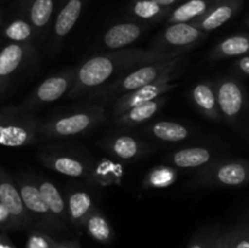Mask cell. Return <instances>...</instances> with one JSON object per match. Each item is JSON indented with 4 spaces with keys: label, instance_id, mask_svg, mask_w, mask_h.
<instances>
[{
    "label": "cell",
    "instance_id": "cell-25",
    "mask_svg": "<svg viewBox=\"0 0 249 248\" xmlns=\"http://www.w3.org/2000/svg\"><path fill=\"white\" fill-rule=\"evenodd\" d=\"M249 53V33H237L219 41L211 51L209 58L213 61L243 57Z\"/></svg>",
    "mask_w": 249,
    "mask_h": 248
},
{
    "label": "cell",
    "instance_id": "cell-6",
    "mask_svg": "<svg viewBox=\"0 0 249 248\" xmlns=\"http://www.w3.org/2000/svg\"><path fill=\"white\" fill-rule=\"evenodd\" d=\"M249 182V162L246 159L213 160L197 172L192 180L198 187H241Z\"/></svg>",
    "mask_w": 249,
    "mask_h": 248
},
{
    "label": "cell",
    "instance_id": "cell-35",
    "mask_svg": "<svg viewBox=\"0 0 249 248\" xmlns=\"http://www.w3.org/2000/svg\"><path fill=\"white\" fill-rule=\"evenodd\" d=\"M233 70L237 74L243 77H249V53L248 55L240 57L233 63Z\"/></svg>",
    "mask_w": 249,
    "mask_h": 248
},
{
    "label": "cell",
    "instance_id": "cell-34",
    "mask_svg": "<svg viewBox=\"0 0 249 248\" xmlns=\"http://www.w3.org/2000/svg\"><path fill=\"white\" fill-rule=\"evenodd\" d=\"M55 242L48 233L34 231L27 241V248H55Z\"/></svg>",
    "mask_w": 249,
    "mask_h": 248
},
{
    "label": "cell",
    "instance_id": "cell-31",
    "mask_svg": "<svg viewBox=\"0 0 249 248\" xmlns=\"http://www.w3.org/2000/svg\"><path fill=\"white\" fill-rule=\"evenodd\" d=\"M178 175H179V172L177 168L169 164L158 165V167L152 168L147 173L142 181V186L148 190L165 189V187H169L170 185L175 184V181L178 180Z\"/></svg>",
    "mask_w": 249,
    "mask_h": 248
},
{
    "label": "cell",
    "instance_id": "cell-24",
    "mask_svg": "<svg viewBox=\"0 0 249 248\" xmlns=\"http://www.w3.org/2000/svg\"><path fill=\"white\" fill-rule=\"evenodd\" d=\"M146 135L153 139L163 141V142H181L191 136V130L189 126L179 122L158 121L147 124L142 129Z\"/></svg>",
    "mask_w": 249,
    "mask_h": 248
},
{
    "label": "cell",
    "instance_id": "cell-14",
    "mask_svg": "<svg viewBox=\"0 0 249 248\" xmlns=\"http://www.w3.org/2000/svg\"><path fill=\"white\" fill-rule=\"evenodd\" d=\"M97 145L117 159L123 162L140 159L153 150L148 142L129 134H111L101 139Z\"/></svg>",
    "mask_w": 249,
    "mask_h": 248
},
{
    "label": "cell",
    "instance_id": "cell-29",
    "mask_svg": "<svg viewBox=\"0 0 249 248\" xmlns=\"http://www.w3.org/2000/svg\"><path fill=\"white\" fill-rule=\"evenodd\" d=\"M123 168L118 163L108 159H101L94 163L91 184L96 186H111L122 181Z\"/></svg>",
    "mask_w": 249,
    "mask_h": 248
},
{
    "label": "cell",
    "instance_id": "cell-18",
    "mask_svg": "<svg viewBox=\"0 0 249 248\" xmlns=\"http://www.w3.org/2000/svg\"><path fill=\"white\" fill-rule=\"evenodd\" d=\"M242 6L243 0H215L208 12L197 21L192 22V24L209 33L232 19L241 11Z\"/></svg>",
    "mask_w": 249,
    "mask_h": 248
},
{
    "label": "cell",
    "instance_id": "cell-3",
    "mask_svg": "<svg viewBox=\"0 0 249 248\" xmlns=\"http://www.w3.org/2000/svg\"><path fill=\"white\" fill-rule=\"evenodd\" d=\"M105 121V107L100 105H90L43 121L39 128V134L41 138L45 139L71 138L89 133Z\"/></svg>",
    "mask_w": 249,
    "mask_h": 248
},
{
    "label": "cell",
    "instance_id": "cell-11",
    "mask_svg": "<svg viewBox=\"0 0 249 248\" xmlns=\"http://www.w3.org/2000/svg\"><path fill=\"white\" fill-rule=\"evenodd\" d=\"M85 2L87 0H66L65 2L60 4V9L55 15L53 26L46 38V49L51 57L60 53L63 41L79 19Z\"/></svg>",
    "mask_w": 249,
    "mask_h": 248
},
{
    "label": "cell",
    "instance_id": "cell-15",
    "mask_svg": "<svg viewBox=\"0 0 249 248\" xmlns=\"http://www.w3.org/2000/svg\"><path fill=\"white\" fill-rule=\"evenodd\" d=\"M57 0H21L18 14L23 15L32 23L38 41L48 38V34L55 18Z\"/></svg>",
    "mask_w": 249,
    "mask_h": 248
},
{
    "label": "cell",
    "instance_id": "cell-1",
    "mask_svg": "<svg viewBox=\"0 0 249 248\" xmlns=\"http://www.w3.org/2000/svg\"><path fill=\"white\" fill-rule=\"evenodd\" d=\"M185 53L180 51L163 53L151 48H125L97 53L78 66L74 84L67 97L77 99L85 96L135 68L148 63L172 60Z\"/></svg>",
    "mask_w": 249,
    "mask_h": 248
},
{
    "label": "cell",
    "instance_id": "cell-30",
    "mask_svg": "<svg viewBox=\"0 0 249 248\" xmlns=\"http://www.w3.org/2000/svg\"><path fill=\"white\" fill-rule=\"evenodd\" d=\"M84 229L95 241L100 243H109L113 238V230L108 219L97 207L85 221Z\"/></svg>",
    "mask_w": 249,
    "mask_h": 248
},
{
    "label": "cell",
    "instance_id": "cell-8",
    "mask_svg": "<svg viewBox=\"0 0 249 248\" xmlns=\"http://www.w3.org/2000/svg\"><path fill=\"white\" fill-rule=\"evenodd\" d=\"M75 74L77 67H71L45 78L40 84L34 88L33 91L26 97L21 106L28 111L34 112L36 108L67 96L74 84Z\"/></svg>",
    "mask_w": 249,
    "mask_h": 248
},
{
    "label": "cell",
    "instance_id": "cell-12",
    "mask_svg": "<svg viewBox=\"0 0 249 248\" xmlns=\"http://www.w3.org/2000/svg\"><path fill=\"white\" fill-rule=\"evenodd\" d=\"M214 83L221 117L229 123H235L246 107L245 87L235 77H221Z\"/></svg>",
    "mask_w": 249,
    "mask_h": 248
},
{
    "label": "cell",
    "instance_id": "cell-33",
    "mask_svg": "<svg viewBox=\"0 0 249 248\" xmlns=\"http://www.w3.org/2000/svg\"><path fill=\"white\" fill-rule=\"evenodd\" d=\"M0 230L2 232H7V231H18L23 230L21 224L17 221V219L12 215L11 212L9 211L6 206L0 202Z\"/></svg>",
    "mask_w": 249,
    "mask_h": 248
},
{
    "label": "cell",
    "instance_id": "cell-27",
    "mask_svg": "<svg viewBox=\"0 0 249 248\" xmlns=\"http://www.w3.org/2000/svg\"><path fill=\"white\" fill-rule=\"evenodd\" d=\"M36 182H38L39 191H40L41 196H43L44 201L46 202L50 211L63 224H66V225L70 224L65 195L60 191V189L51 180L46 179V177H36Z\"/></svg>",
    "mask_w": 249,
    "mask_h": 248
},
{
    "label": "cell",
    "instance_id": "cell-28",
    "mask_svg": "<svg viewBox=\"0 0 249 248\" xmlns=\"http://www.w3.org/2000/svg\"><path fill=\"white\" fill-rule=\"evenodd\" d=\"M215 0H186L173 7L167 18V24L192 23L208 12Z\"/></svg>",
    "mask_w": 249,
    "mask_h": 248
},
{
    "label": "cell",
    "instance_id": "cell-43",
    "mask_svg": "<svg viewBox=\"0 0 249 248\" xmlns=\"http://www.w3.org/2000/svg\"><path fill=\"white\" fill-rule=\"evenodd\" d=\"M66 0H60V4H62V2H65Z\"/></svg>",
    "mask_w": 249,
    "mask_h": 248
},
{
    "label": "cell",
    "instance_id": "cell-38",
    "mask_svg": "<svg viewBox=\"0 0 249 248\" xmlns=\"http://www.w3.org/2000/svg\"><path fill=\"white\" fill-rule=\"evenodd\" d=\"M55 248H79L75 242H55Z\"/></svg>",
    "mask_w": 249,
    "mask_h": 248
},
{
    "label": "cell",
    "instance_id": "cell-7",
    "mask_svg": "<svg viewBox=\"0 0 249 248\" xmlns=\"http://www.w3.org/2000/svg\"><path fill=\"white\" fill-rule=\"evenodd\" d=\"M38 57L36 44L6 43L0 49V97Z\"/></svg>",
    "mask_w": 249,
    "mask_h": 248
},
{
    "label": "cell",
    "instance_id": "cell-42",
    "mask_svg": "<svg viewBox=\"0 0 249 248\" xmlns=\"http://www.w3.org/2000/svg\"><path fill=\"white\" fill-rule=\"evenodd\" d=\"M246 24H247V26L249 27V17H248L247 19H246Z\"/></svg>",
    "mask_w": 249,
    "mask_h": 248
},
{
    "label": "cell",
    "instance_id": "cell-39",
    "mask_svg": "<svg viewBox=\"0 0 249 248\" xmlns=\"http://www.w3.org/2000/svg\"><path fill=\"white\" fill-rule=\"evenodd\" d=\"M0 248H14V247L10 245V242H7V240L0 237Z\"/></svg>",
    "mask_w": 249,
    "mask_h": 248
},
{
    "label": "cell",
    "instance_id": "cell-5",
    "mask_svg": "<svg viewBox=\"0 0 249 248\" xmlns=\"http://www.w3.org/2000/svg\"><path fill=\"white\" fill-rule=\"evenodd\" d=\"M15 180L18 186L24 207L31 215L36 229H41L48 232H60L67 230V225L55 216L44 201L39 191L36 175L19 172L15 175Z\"/></svg>",
    "mask_w": 249,
    "mask_h": 248
},
{
    "label": "cell",
    "instance_id": "cell-36",
    "mask_svg": "<svg viewBox=\"0 0 249 248\" xmlns=\"http://www.w3.org/2000/svg\"><path fill=\"white\" fill-rule=\"evenodd\" d=\"M212 248H230L229 247V241L228 236H226V232L224 233H218L215 238V242H214L213 247Z\"/></svg>",
    "mask_w": 249,
    "mask_h": 248
},
{
    "label": "cell",
    "instance_id": "cell-40",
    "mask_svg": "<svg viewBox=\"0 0 249 248\" xmlns=\"http://www.w3.org/2000/svg\"><path fill=\"white\" fill-rule=\"evenodd\" d=\"M2 22H4V12H2L1 7H0V29H1Z\"/></svg>",
    "mask_w": 249,
    "mask_h": 248
},
{
    "label": "cell",
    "instance_id": "cell-9",
    "mask_svg": "<svg viewBox=\"0 0 249 248\" xmlns=\"http://www.w3.org/2000/svg\"><path fill=\"white\" fill-rule=\"evenodd\" d=\"M208 34L192 23L168 24L167 28L158 34L151 49L163 53H173V51L187 53L203 43Z\"/></svg>",
    "mask_w": 249,
    "mask_h": 248
},
{
    "label": "cell",
    "instance_id": "cell-17",
    "mask_svg": "<svg viewBox=\"0 0 249 248\" xmlns=\"http://www.w3.org/2000/svg\"><path fill=\"white\" fill-rule=\"evenodd\" d=\"M151 27V24L143 22L125 21L119 22L109 27L102 35V44L106 49L111 50H121L130 46L141 38L143 33Z\"/></svg>",
    "mask_w": 249,
    "mask_h": 248
},
{
    "label": "cell",
    "instance_id": "cell-41",
    "mask_svg": "<svg viewBox=\"0 0 249 248\" xmlns=\"http://www.w3.org/2000/svg\"><path fill=\"white\" fill-rule=\"evenodd\" d=\"M243 231H245L246 235H247L248 238H249V229H243Z\"/></svg>",
    "mask_w": 249,
    "mask_h": 248
},
{
    "label": "cell",
    "instance_id": "cell-10",
    "mask_svg": "<svg viewBox=\"0 0 249 248\" xmlns=\"http://www.w3.org/2000/svg\"><path fill=\"white\" fill-rule=\"evenodd\" d=\"M44 167L75 179H84L91 184L94 163L78 153L62 152V151H44L38 155Z\"/></svg>",
    "mask_w": 249,
    "mask_h": 248
},
{
    "label": "cell",
    "instance_id": "cell-2",
    "mask_svg": "<svg viewBox=\"0 0 249 248\" xmlns=\"http://www.w3.org/2000/svg\"><path fill=\"white\" fill-rule=\"evenodd\" d=\"M184 62L185 57L182 55L179 57L172 58V60L160 61V62L141 66V67L135 68V70L118 77L117 79L112 80L108 84L104 85L100 89L92 91L90 97L101 99L104 101H114L117 97L122 96L126 92L153 84V83L170 74H174V73L181 72Z\"/></svg>",
    "mask_w": 249,
    "mask_h": 248
},
{
    "label": "cell",
    "instance_id": "cell-20",
    "mask_svg": "<svg viewBox=\"0 0 249 248\" xmlns=\"http://www.w3.org/2000/svg\"><path fill=\"white\" fill-rule=\"evenodd\" d=\"M190 97L194 106L202 116L214 122L223 121L216 100L215 83L212 80L198 82L190 90Z\"/></svg>",
    "mask_w": 249,
    "mask_h": 248
},
{
    "label": "cell",
    "instance_id": "cell-32",
    "mask_svg": "<svg viewBox=\"0 0 249 248\" xmlns=\"http://www.w3.org/2000/svg\"><path fill=\"white\" fill-rule=\"evenodd\" d=\"M218 231L213 229H204L201 230L196 236L194 237L192 242L190 243L189 248H212L213 247L215 238L218 236Z\"/></svg>",
    "mask_w": 249,
    "mask_h": 248
},
{
    "label": "cell",
    "instance_id": "cell-23",
    "mask_svg": "<svg viewBox=\"0 0 249 248\" xmlns=\"http://www.w3.org/2000/svg\"><path fill=\"white\" fill-rule=\"evenodd\" d=\"M167 97L160 96L157 99L152 100V101L133 107V108L128 109V111L119 114V116L112 117L113 124L118 126H123V128H133V126L141 125V124L146 123L148 119L152 118L167 104Z\"/></svg>",
    "mask_w": 249,
    "mask_h": 248
},
{
    "label": "cell",
    "instance_id": "cell-19",
    "mask_svg": "<svg viewBox=\"0 0 249 248\" xmlns=\"http://www.w3.org/2000/svg\"><path fill=\"white\" fill-rule=\"evenodd\" d=\"M65 197L70 224L78 230L84 229L85 221L89 218L91 212L96 208L91 195L87 190L71 186L66 190Z\"/></svg>",
    "mask_w": 249,
    "mask_h": 248
},
{
    "label": "cell",
    "instance_id": "cell-16",
    "mask_svg": "<svg viewBox=\"0 0 249 248\" xmlns=\"http://www.w3.org/2000/svg\"><path fill=\"white\" fill-rule=\"evenodd\" d=\"M0 202L9 208L23 230H36L33 220L27 212L15 177L0 165Z\"/></svg>",
    "mask_w": 249,
    "mask_h": 248
},
{
    "label": "cell",
    "instance_id": "cell-37",
    "mask_svg": "<svg viewBox=\"0 0 249 248\" xmlns=\"http://www.w3.org/2000/svg\"><path fill=\"white\" fill-rule=\"evenodd\" d=\"M152 1L157 2V4L162 5V6L164 7H170V9H173V7L178 6L179 2H181L182 0H152Z\"/></svg>",
    "mask_w": 249,
    "mask_h": 248
},
{
    "label": "cell",
    "instance_id": "cell-26",
    "mask_svg": "<svg viewBox=\"0 0 249 248\" xmlns=\"http://www.w3.org/2000/svg\"><path fill=\"white\" fill-rule=\"evenodd\" d=\"M173 9L164 7L152 0H131L128 6V14L131 18L147 24L167 21Z\"/></svg>",
    "mask_w": 249,
    "mask_h": 248
},
{
    "label": "cell",
    "instance_id": "cell-21",
    "mask_svg": "<svg viewBox=\"0 0 249 248\" xmlns=\"http://www.w3.org/2000/svg\"><path fill=\"white\" fill-rule=\"evenodd\" d=\"M167 164L177 169H201L214 160L213 151L204 146L185 147L170 153L167 157Z\"/></svg>",
    "mask_w": 249,
    "mask_h": 248
},
{
    "label": "cell",
    "instance_id": "cell-22",
    "mask_svg": "<svg viewBox=\"0 0 249 248\" xmlns=\"http://www.w3.org/2000/svg\"><path fill=\"white\" fill-rule=\"evenodd\" d=\"M0 41L18 44H36L38 41L36 33L31 22L17 12L16 16L7 22H2L0 29Z\"/></svg>",
    "mask_w": 249,
    "mask_h": 248
},
{
    "label": "cell",
    "instance_id": "cell-4",
    "mask_svg": "<svg viewBox=\"0 0 249 248\" xmlns=\"http://www.w3.org/2000/svg\"><path fill=\"white\" fill-rule=\"evenodd\" d=\"M41 121L34 114L19 106L0 108V145L7 147H22L34 145L39 141Z\"/></svg>",
    "mask_w": 249,
    "mask_h": 248
},
{
    "label": "cell",
    "instance_id": "cell-13",
    "mask_svg": "<svg viewBox=\"0 0 249 248\" xmlns=\"http://www.w3.org/2000/svg\"><path fill=\"white\" fill-rule=\"evenodd\" d=\"M180 74H181V72L174 73V74L168 75V77L163 78V79L158 80V82L153 83V84L139 88V89L133 90V91L126 92V94L117 97L113 101L112 117H117L119 114L124 113L125 111H128V109L133 108V107L150 102L160 96H164L170 90L179 87V83H175L174 80L179 78Z\"/></svg>",
    "mask_w": 249,
    "mask_h": 248
}]
</instances>
